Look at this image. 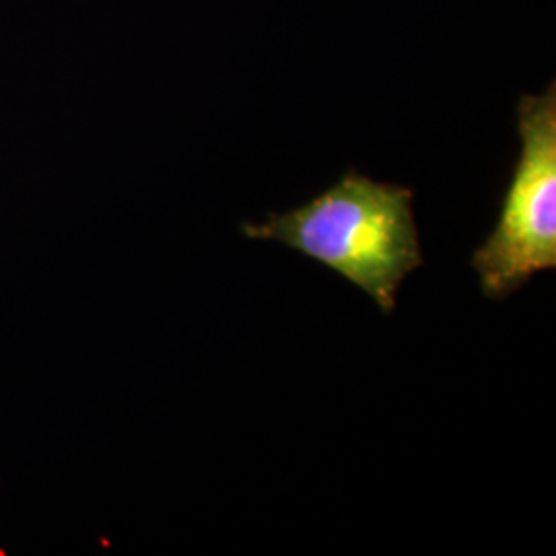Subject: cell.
<instances>
[{"label":"cell","instance_id":"6da1fadb","mask_svg":"<svg viewBox=\"0 0 556 556\" xmlns=\"http://www.w3.org/2000/svg\"><path fill=\"white\" fill-rule=\"evenodd\" d=\"M413 200L410 188L349 172L307 204L241 231L321 262L392 314L400 285L422 264Z\"/></svg>","mask_w":556,"mask_h":556},{"label":"cell","instance_id":"7a4b0ae2","mask_svg":"<svg viewBox=\"0 0 556 556\" xmlns=\"http://www.w3.org/2000/svg\"><path fill=\"white\" fill-rule=\"evenodd\" d=\"M521 153L497 225L472 256L484 298L514 295L530 278L556 268V87L517 105Z\"/></svg>","mask_w":556,"mask_h":556}]
</instances>
